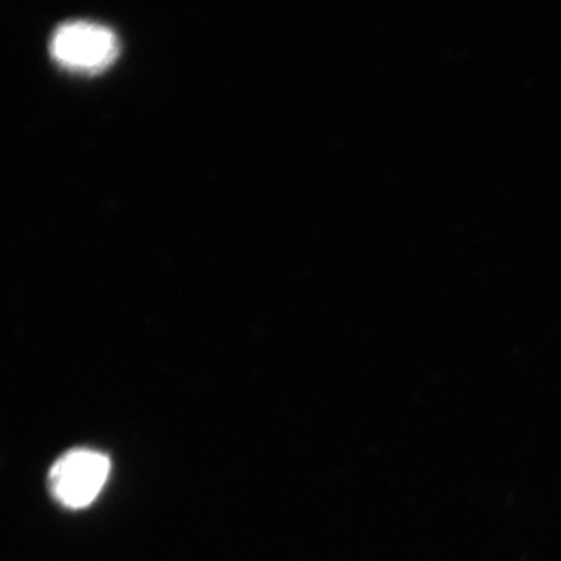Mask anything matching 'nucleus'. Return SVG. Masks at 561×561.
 Instances as JSON below:
<instances>
[{"label":"nucleus","mask_w":561,"mask_h":561,"mask_svg":"<svg viewBox=\"0 0 561 561\" xmlns=\"http://www.w3.org/2000/svg\"><path fill=\"white\" fill-rule=\"evenodd\" d=\"M50 54L62 68L80 73H99L119 55L116 35L92 22H68L55 31Z\"/></svg>","instance_id":"f257e3e1"},{"label":"nucleus","mask_w":561,"mask_h":561,"mask_svg":"<svg viewBox=\"0 0 561 561\" xmlns=\"http://www.w3.org/2000/svg\"><path fill=\"white\" fill-rule=\"evenodd\" d=\"M108 474V457L91 449H76L51 468L50 490L66 507L83 508L99 496Z\"/></svg>","instance_id":"f03ea898"}]
</instances>
